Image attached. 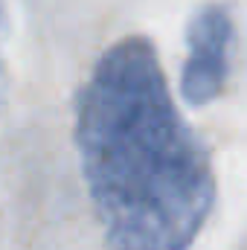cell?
<instances>
[{
  "label": "cell",
  "mask_w": 247,
  "mask_h": 250,
  "mask_svg": "<svg viewBox=\"0 0 247 250\" xmlns=\"http://www.w3.org/2000/svg\"><path fill=\"white\" fill-rule=\"evenodd\" d=\"M76 148L114 250H186L198 239L215 175L148 38L128 35L93 64L76 105Z\"/></svg>",
  "instance_id": "cell-1"
},
{
  "label": "cell",
  "mask_w": 247,
  "mask_h": 250,
  "mask_svg": "<svg viewBox=\"0 0 247 250\" xmlns=\"http://www.w3.org/2000/svg\"><path fill=\"white\" fill-rule=\"evenodd\" d=\"M233 18L224 3L201 6L186 29V62L181 73L184 99L195 108L215 102L230 76Z\"/></svg>",
  "instance_id": "cell-2"
},
{
  "label": "cell",
  "mask_w": 247,
  "mask_h": 250,
  "mask_svg": "<svg viewBox=\"0 0 247 250\" xmlns=\"http://www.w3.org/2000/svg\"><path fill=\"white\" fill-rule=\"evenodd\" d=\"M6 32H9L6 6L0 0V111H3V102H6Z\"/></svg>",
  "instance_id": "cell-3"
}]
</instances>
